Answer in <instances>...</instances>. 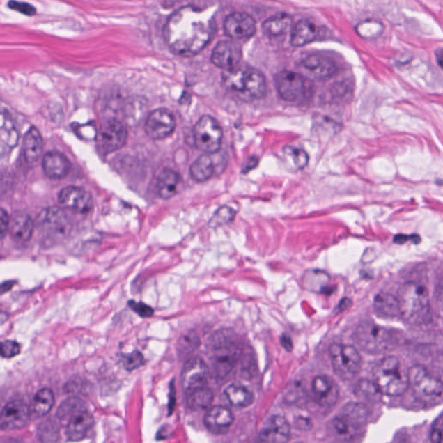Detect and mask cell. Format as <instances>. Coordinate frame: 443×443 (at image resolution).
Instances as JSON below:
<instances>
[{"mask_svg": "<svg viewBox=\"0 0 443 443\" xmlns=\"http://www.w3.org/2000/svg\"><path fill=\"white\" fill-rule=\"evenodd\" d=\"M39 227L44 228L49 235L63 238L70 231L69 222L65 214L59 208H52L41 213L38 219Z\"/></svg>", "mask_w": 443, "mask_h": 443, "instance_id": "obj_21", "label": "cell"}, {"mask_svg": "<svg viewBox=\"0 0 443 443\" xmlns=\"http://www.w3.org/2000/svg\"><path fill=\"white\" fill-rule=\"evenodd\" d=\"M367 410L360 403H350L332 420L330 431L336 440L350 442L359 437L367 423Z\"/></svg>", "mask_w": 443, "mask_h": 443, "instance_id": "obj_5", "label": "cell"}, {"mask_svg": "<svg viewBox=\"0 0 443 443\" xmlns=\"http://www.w3.org/2000/svg\"><path fill=\"white\" fill-rule=\"evenodd\" d=\"M223 84L231 94L244 102L256 101L265 95V77L260 71L247 66L225 70Z\"/></svg>", "mask_w": 443, "mask_h": 443, "instance_id": "obj_2", "label": "cell"}, {"mask_svg": "<svg viewBox=\"0 0 443 443\" xmlns=\"http://www.w3.org/2000/svg\"><path fill=\"white\" fill-rule=\"evenodd\" d=\"M296 426L303 430H309V428L312 426V423H311L309 419H305V418L302 417L296 421Z\"/></svg>", "mask_w": 443, "mask_h": 443, "instance_id": "obj_51", "label": "cell"}, {"mask_svg": "<svg viewBox=\"0 0 443 443\" xmlns=\"http://www.w3.org/2000/svg\"><path fill=\"white\" fill-rule=\"evenodd\" d=\"M409 384L415 395L421 399H435L443 393L440 378L431 374L423 366H413L408 370Z\"/></svg>", "mask_w": 443, "mask_h": 443, "instance_id": "obj_10", "label": "cell"}, {"mask_svg": "<svg viewBox=\"0 0 443 443\" xmlns=\"http://www.w3.org/2000/svg\"><path fill=\"white\" fill-rule=\"evenodd\" d=\"M125 369L132 371L138 369V368L145 364L144 356L139 351H134L130 355H123L121 358Z\"/></svg>", "mask_w": 443, "mask_h": 443, "instance_id": "obj_42", "label": "cell"}, {"mask_svg": "<svg viewBox=\"0 0 443 443\" xmlns=\"http://www.w3.org/2000/svg\"><path fill=\"white\" fill-rule=\"evenodd\" d=\"M233 421V414L224 406L210 407L205 417L206 428L212 433L217 435L226 433Z\"/></svg>", "mask_w": 443, "mask_h": 443, "instance_id": "obj_23", "label": "cell"}, {"mask_svg": "<svg viewBox=\"0 0 443 443\" xmlns=\"http://www.w3.org/2000/svg\"><path fill=\"white\" fill-rule=\"evenodd\" d=\"M94 417L87 410L77 414L68 421L66 437L70 442H79L87 437L89 431L94 426Z\"/></svg>", "mask_w": 443, "mask_h": 443, "instance_id": "obj_24", "label": "cell"}, {"mask_svg": "<svg viewBox=\"0 0 443 443\" xmlns=\"http://www.w3.org/2000/svg\"><path fill=\"white\" fill-rule=\"evenodd\" d=\"M318 30L316 24L309 20H301L293 28L291 35L292 45L301 47L310 44L316 38Z\"/></svg>", "mask_w": 443, "mask_h": 443, "instance_id": "obj_31", "label": "cell"}, {"mask_svg": "<svg viewBox=\"0 0 443 443\" xmlns=\"http://www.w3.org/2000/svg\"><path fill=\"white\" fill-rule=\"evenodd\" d=\"M284 155L290 160L295 169H302L309 162V155L304 150L296 148L294 146L285 148Z\"/></svg>", "mask_w": 443, "mask_h": 443, "instance_id": "obj_39", "label": "cell"}, {"mask_svg": "<svg viewBox=\"0 0 443 443\" xmlns=\"http://www.w3.org/2000/svg\"><path fill=\"white\" fill-rule=\"evenodd\" d=\"M19 132L14 125L8 111L3 110L1 114V130H0V144L1 155L8 153L15 148L19 142Z\"/></svg>", "mask_w": 443, "mask_h": 443, "instance_id": "obj_28", "label": "cell"}, {"mask_svg": "<svg viewBox=\"0 0 443 443\" xmlns=\"http://www.w3.org/2000/svg\"><path fill=\"white\" fill-rule=\"evenodd\" d=\"M312 391L316 403L323 408H332L339 398V389L327 376H317L312 383Z\"/></svg>", "mask_w": 443, "mask_h": 443, "instance_id": "obj_22", "label": "cell"}, {"mask_svg": "<svg viewBox=\"0 0 443 443\" xmlns=\"http://www.w3.org/2000/svg\"><path fill=\"white\" fill-rule=\"evenodd\" d=\"M35 224L31 217L24 212H17L10 221L9 231L14 241L24 244L33 235Z\"/></svg>", "mask_w": 443, "mask_h": 443, "instance_id": "obj_26", "label": "cell"}, {"mask_svg": "<svg viewBox=\"0 0 443 443\" xmlns=\"http://www.w3.org/2000/svg\"><path fill=\"white\" fill-rule=\"evenodd\" d=\"M329 280V277L327 273L320 270H313L307 272L305 277V283L307 288L313 289V290H323L325 288L318 281Z\"/></svg>", "mask_w": 443, "mask_h": 443, "instance_id": "obj_41", "label": "cell"}, {"mask_svg": "<svg viewBox=\"0 0 443 443\" xmlns=\"http://www.w3.org/2000/svg\"><path fill=\"white\" fill-rule=\"evenodd\" d=\"M181 178L176 171L165 168L157 178L156 188L160 198L168 199L177 194L180 187Z\"/></svg>", "mask_w": 443, "mask_h": 443, "instance_id": "obj_27", "label": "cell"}, {"mask_svg": "<svg viewBox=\"0 0 443 443\" xmlns=\"http://www.w3.org/2000/svg\"><path fill=\"white\" fill-rule=\"evenodd\" d=\"M302 67L313 79L324 81L329 79L337 70L336 64L329 57L321 55H310L302 61Z\"/></svg>", "mask_w": 443, "mask_h": 443, "instance_id": "obj_19", "label": "cell"}, {"mask_svg": "<svg viewBox=\"0 0 443 443\" xmlns=\"http://www.w3.org/2000/svg\"><path fill=\"white\" fill-rule=\"evenodd\" d=\"M55 403L54 393L51 389H39L32 399L31 410L38 417L47 415L51 412Z\"/></svg>", "mask_w": 443, "mask_h": 443, "instance_id": "obj_32", "label": "cell"}, {"mask_svg": "<svg viewBox=\"0 0 443 443\" xmlns=\"http://www.w3.org/2000/svg\"><path fill=\"white\" fill-rule=\"evenodd\" d=\"M212 363L214 373L219 378L230 374L239 359V348L235 344L232 334L219 332L212 339Z\"/></svg>", "mask_w": 443, "mask_h": 443, "instance_id": "obj_7", "label": "cell"}, {"mask_svg": "<svg viewBox=\"0 0 443 443\" xmlns=\"http://www.w3.org/2000/svg\"><path fill=\"white\" fill-rule=\"evenodd\" d=\"M31 410L26 403L14 400L3 407L0 415L2 430H17L26 426L30 421Z\"/></svg>", "mask_w": 443, "mask_h": 443, "instance_id": "obj_13", "label": "cell"}, {"mask_svg": "<svg viewBox=\"0 0 443 443\" xmlns=\"http://www.w3.org/2000/svg\"><path fill=\"white\" fill-rule=\"evenodd\" d=\"M281 345H283V348L287 350V351H291L293 349V343L290 338L283 335L281 339Z\"/></svg>", "mask_w": 443, "mask_h": 443, "instance_id": "obj_52", "label": "cell"}, {"mask_svg": "<svg viewBox=\"0 0 443 443\" xmlns=\"http://www.w3.org/2000/svg\"><path fill=\"white\" fill-rule=\"evenodd\" d=\"M42 151V138L38 128L31 127L23 141V155L27 163H35L40 158Z\"/></svg>", "mask_w": 443, "mask_h": 443, "instance_id": "obj_30", "label": "cell"}, {"mask_svg": "<svg viewBox=\"0 0 443 443\" xmlns=\"http://www.w3.org/2000/svg\"><path fill=\"white\" fill-rule=\"evenodd\" d=\"M209 368L199 357H192L185 362L181 373V384L185 392L206 387Z\"/></svg>", "mask_w": 443, "mask_h": 443, "instance_id": "obj_14", "label": "cell"}, {"mask_svg": "<svg viewBox=\"0 0 443 443\" xmlns=\"http://www.w3.org/2000/svg\"><path fill=\"white\" fill-rule=\"evenodd\" d=\"M81 381L70 380L68 382L65 388H64V391H65L66 393H76L81 389Z\"/></svg>", "mask_w": 443, "mask_h": 443, "instance_id": "obj_50", "label": "cell"}, {"mask_svg": "<svg viewBox=\"0 0 443 443\" xmlns=\"http://www.w3.org/2000/svg\"><path fill=\"white\" fill-rule=\"evenodd\" d=\"M199 345V336L194 332H189L178 339L177 351L181 359L187 358Z\"/></svg>", "mask_w": 443, "mask_h": 443, "instance_id": "obj_38", "label": "cell"}, {"mask_svg": "<svg viewBox=\"0 0 443 443\" xmlns=\"http://www.w3.org/2000/svg\"><path fill=\"white\" fill-rule=\"evenodd\" d=\"M42 169L46 176L52 180H62L70 173L69 160L59 152L46 153L42 159Z\"/></svg>", "mask_w": 443, "mask_h": 443, "instance_id": "obj_25", "label": "cell"}, {"mask_svg": "<svg viewBox=\"0 0 443 443\" xmlns=\"http://www.w3.org/2000/svg\"><path fill=\"white\" fill-rule=\"evenodd\" d=\"M21 351L19 343L14 341H3L0 346V352L3 358L12 359L19 355Z\"/></svg>", "mask_w": 443, "mask_h": 443, "instance_id": "obj_43", "label": "cell"}, {"mask_svg": "<svg viewBox=\"0 0 443 443\" xmlns=\"http://www.w3.org/2000/svg\"><path fill=\"white\" fill-rule=\"evenodd\" d=\"M257 162H258V160H257V159L256 158H252L251 160H249L248 163H246V166L244 168V170L249 171L253 169L254 167L256 166Z\"/></svg>", "mask_w": 443, "mask_h": 443, "instance_id": "obj_54", "label": "cell"}, {"mask_svg": "<svg viewBox=\"0 0 443 443\" xmlns=\"http://www.w3.org/2000/svg\"><path fill=\"white\" fill-rule=\"evenodd\" d=\"M187 405L192 410H199L210 408L213 402V392L207 387L192 389L185 392Z\"/></svg>", "mask_w": 443, "mask_h": 443, "instance_id": "obj_36", "label": "cell"}, {"mask_svg": "<svg viewBox=\"0 0 443 443\" xmlns=\"http://www.w3.org/2000/svg\"><path fill=\"white\" fill-rule=\"evenodd\" d=\"M278 94L285 101L302 102L307 101L313 94L312 85L302 75L284 70L274 77Z\"/></svg>", "mask_w": 443, "mask_h": 443, "instance_id": "obj_8", "label": "cell"}, {"mask_svg": "<svg viewBox=\"0 0 443 443\" xmlns=\"http://www.w3.org/2000/svg\"><path fill=\"white\" fill-rule=\"evenodd\" d=\"M398 299L401 317L407 322L423 324L430 318V295L424 285L415 281L406 282L400 288Z\"/></svg>", "mask_w": 443, "mask_h": 443, "instance_id": "obj_3", "label": "cell"}, {"mask_svg": "<svg viewBox=\"0 0 443 443\" xmlns=\"http://www.w3.org/2000/svg\"><path fill=\"white\" fill-rule=\"evenodd\" d=\"M373 309L375 313L380 317L389 318V319L401 317L398 297L389 294V293H380V294L375 297Z\"/></svg>", "mask_w": 443, "mask_h": 443, "instance_id": "obj_29", "label": "cell"}, {"mask_svg": "<svg viewBox=\"0 0 443 443\" xmlns=\"http://www.w3.org/2000/svg\"><path fill=\"white\" fill-rule=\"evenodd\" d=\"M358 391L361 396L367 398H374V396H376L375 394L380 393L378 391V389H377L376 385L374 384L373 382H371L369 380H361L358 385Z\"/></svg>", "mask_w": 443, "mask_h": 443, "instance_id": "obj_45", "label": "cell"}, {"mask_svg": "<svg viewBox=\"0 0 443 443\" xmlns=\"http://www.w3.org/2000/svg\"><path fill=\"white\" fill-rule=\"evenodd\" d=\"M224 394L228 403L238 408H245L254 402L253 393L244 385L231 384L225 389Z\"/></svg>", "mask_w": 443, "mask_h": 443, "instance_id": "obj_35", "label": "cell"}, {"mask_svg": "<svg viewBox=\"0 0 443 443\" xmlns=\"http://www.w3.org/2000/svg\"><path fill=\"white\" fill-rule=\"evenodd\" d=\"M8 7L10 9L29 17L34 16L36 13H37V10L31 3L17 1V0H10L8 3Z\"/></svg>", "mask_w": 443, "mask_h": 443, "instance_id": "obj_44", "label": "cell"}, {"mask_svg": "<svg viewBox=\"0 0 443 443\" xmlns=\"http://www.w3.org/2000/svg\"><path fill=\"white\" fill-rule=\"evenodd\" d=\"M127 128L121 121L109 119L102 123L98 134V146L102 155L117 151L126 144Z\"/></svg>", "mask_w": 443, "mask_h": 443, "instance_id": "obj_12", "label": "cell"}, {"mask_svg": "<svg viewBox=\"0 0 443 443\" xmlns=\"http://www.w3.org/2000/svg\"><path fill=\"white\" fill-rule=\"evenodd\" d=\"M430 439L433 442H443V416L435 421L433 427L431 428Z\"/></svg>", "mask_w": 443, "mask_h": 443, "instance_id": "obj_47", "label": "cell"}, {"mask_svg": "<svg viewBox=\"0 0 443 443\" xmlns=\"http://www.w3.org/2000/svg\"><path fill=\"white\" fill-rule=\"evenodd\" d=\"M355 341L362 351L370 355L387 352L395 343L391 332L371 321H364L357 327Z\"/></svg>", "mask_w": 443, "mask_h": 443, "instance_id": "obj_6", "label": "cell"}, {"mask_svg": "<svg viewBox=\"0 0 443 443\" xmlns=\"http://www.w3.org/2000/svg\"><path fill=\"white\" fill-rule=\"evenodd\" d=\"M59 201L65 208L81 214L88 212L93 206L91 194L77 187L63 189L59 195Z\"/></svg>", "mask_w": 443, "mask_h": 443, "instance_id": "obj_16", "label": "cell"}, {"mask_svg": "<svg viewBox=\"0 0 443 443\" xmlns=\"http://www.w3.org/2000/svg\"><path fill=\"white\" fill-rule=\"evenodd\" d=\"M329 355L335 373L342 380H351L359 374L362 366V358L355 346L332 344Z\"/></svg>", "mask_w": 443, "mask_h": 443, "instance_id": "obj_9", "label": "cell"}, {"mask_svg": "<svg viewBox=\"0 0 443 443\" xmlns=\"http://www.w3.org/2000/svg\"><path fill=\"white\" fill-rule=\"evenodd\" d=\"M292 17L288 14L280 13L271 17L263 24L264 33L270 37L278 38L283 36L290 30L292 26Z\"/></svg>", "mask_w": 443, "mask_h": 443, "instance_id": "obj_33", "label": "cell"}, {"mask_svg": "<svg viewBox=\"0 0 443 443\" xmlns=\"http://www.w3.org/2000/svg\"><path fill=\"white\" fill-rule=\"evenodd\" d=\"M176 121L173 114L165 109L153 111L146 121V132L150 138L163 139L173 133Z\"/></svg>", "mask_w": 443, "mask_h": 443, "instance_id": "obj_15", "label": "cell"}, {"mask_svg": "<svg viewBox=\"0 0 443 443\" xmlns=\"http://www.w3.org/2000/svg\"><path fill=\"white\" fill-rule=\"evenodd\" d=\"M240 46L231 41H222L214 48L212 60L217 67L231 70L239 66L242 60Z\"/></svg>", "mask_w": 443, "mask_h": 443, "instance_id": "obj_17", "label": "cell"}, {"mask_svg": "<svg viewBox=\"0 0 443 443\" xmlns=\"http://www.w3.org/2000/svg\"><path fill=\"white\" fill-rule=\"evenodd\" d=\"M373 377L378 391L385 396L403 395L410 387L408 370L403 369L400 360L394 356L381 359L374 367Z\"/></svg>", "mask_w": 443, "mask_h": 443, "instance_id": "obj_4", "label": "cell"}, {"mask_svg": "<svg viewBox=\"0 0 443 443\" xmlns=\"http://www.w3.org/2000/svg\"><path fill=\"white\" fill-rule=\"evenodd\" d=\"M194 142L196 148L206 153L219 151L223 131L217 121L210 116H203L195 125Z\"/></svg>", "mask_w": 443, "mask_h": 443, "instance_id": "obj_11", "label": "cell"}, {"mask_svg": "<svg viewBox=\"0 0 443 443\" xmlns=\"http://www.w3.org/2000/svg\"><path fill=\"white\" fill-rule=\"evenodd\" d=\"M128 305H130V309L134 310L139 316L144 318V319L151 318L153 316V309L151 306L145 304V303L130 301L128 302Z\"/></svg>", "mask_w": 443, "mask_h": 443, "instance_id": "obj_46", "label": "cell"}, {"mask_svg": "<svg viewBox=\"0 0 443 443\" xmlns=\"http://www.w3.org/2000/svg\"><path fill=\"white\" fill-rule=\"evenodd\" d=\"M234 217L235 210L231 209V207H221V208L217 210V212L214 214L212 220H210V226H222V225L230 223L231 221L233 220Z\"/></svg>", "mask_w": 443, "mask_h": 443, "instance_id": "obj_40", "label": "cell"}, {"mask_svg": "<svg viewBox=\"0 0 443 443\" xmlns=\"http://www.w3.org/2000/svg\"><path fill=\"white\" fill-rule=\"evenodd\" d=\"M10 219L8 213L6 210H1V215H0V232H1V238H3L6 231L9 230Z\"/></svg>", "mask_w": 443, "mask_h": 443, "instance_id": "obj_48", "label": "cell"}, {"mask_svg": "<svg viewBox=\"0 0 443 443\" xmlns=\"http://www.w3.org/2000/svg\"><path fill=\"white\" fill-rule=\"evenodd\" d=\"M435 56H437L438 65L443 70V49H438V51L435 52Z\"/></svg>", "mask_w": 443, "mask_h": 443, "instance_id": "obj_53", "label": "cell"}, {"mask_svg": "<svg viewBox=\"0 0 443 443\" xmlns=\"http://www.w3.org/2000/svg\"><path fill=\"white\" fill-rule=\"evenodd\" d=\"M408 241H412L414 244H419V242H421V238L419 235H396L394 238V242L398 244H403Z\"/></svg>", "mask_w": 443, "mask_h": 443, "instance_id": "obj_49", "label": "cell"}, {"mask_svg": "<svg viewBox=\"0 0 443 443\" xmlns=\"http://www.w3.org/2000/svg\"><path fill=\"white\" fill-rule=\"evenodd\" d=\"M215 31V21L210 10L185 6L174 12L164 28L168 47L178 55L198 54L209 44Z\"/></svg>", "mask_w": 443, "mask_h": 443, "instance_id": "obj_1", "label": "cell"}, {"mask_svg": "<svg viewBox=\"0 0 443 443\" xmlns=\"http://www.w3.org/2000/svg\"><path fill=\"white\" fill-rule=\"evenodd\" d=\"M291 428L286 418L281 416H273L266 421L260 432L261 442L270 443L286 442L290 438Z\"/></svg>", "mask_w": 443, "mask_h": 443, "instance_id": "obj_20", "label": "cell"}, {"mask_svg": "<svg viewBox=\"0 0 443 443\" xmlns=\"http://www.w3.org/2000/svg\"><path fill=\"white\" fill-rule=\"evenodd\" d=\"M13 285H14L13 281L3 282L1 287L2 293L9 291L10 289L13 287Z\"/></svg>", "mask_w": 443, "mask_h": 443, "instance_id": "obj_55", "label": "cell"}, {"mask_svg": "<svg viewBox=\"0 0 443 443\" xmlns=\"http://www.w3.org/2000/svg\"><path fill=\"white\" fill-rule=\"evenodd\" d=\"M85 403L77 396H71L61 403L56 412V417L61 421H69L77 414L87 409Z\"/></svg>", "mask_w": 443, "mask_h": 443, "instance_id": "obj_37", "label": "cell"}, {"mask_svg": "<svg viewBox=\"0 0 443 443\" xmlns=\"http://www.w3.org/2000/svg\"><path fill=\"white\" fill-rule=\"evenodd\" d=\"M256 24L251 16L242 13L231 14L224 21V31L233 39H244L256 33Z\"/></svg>", "mask_w": 443, "mask_h": 443, "instance_id": "obj_18", "label": "cell"}, {"mask_svg": "<svg viewBox=\"0 0 443 443\" xmlns=\"http://www.w3.org/2000/svg\"><path fill=\"white\" fill-rule=\"evenodd\" d=\"M216 171L212 157L208 155H203L194 163L190 167V174L192 180L196 182H205L210 180Z\"/></svg>", "mask_w": 443, "mask_h": 443, "instance_id": "obj_34", "label": "cell"}]
</instances>
